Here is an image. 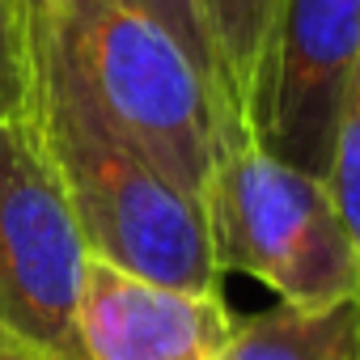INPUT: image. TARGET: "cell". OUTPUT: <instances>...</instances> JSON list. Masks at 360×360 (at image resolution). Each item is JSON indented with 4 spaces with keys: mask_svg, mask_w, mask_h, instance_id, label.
Instances as JSON below:
<instances>
[{
    "mask_svg": "<svg viewBox=\"0 0 360 360\" xmlns=\"http://www.w3.org/2000/svg\"><path fill=\"white\" fill-rule=\"evenodd\" d=\"M30 51L34 123L89 255L153 284L225 297L204 195L187 191L140 144H131L94 106L72 68L34 34Z\"/></svg>",
    "mask_w": 360,
    "mask_h": 360,
    "instance_id": "1",
    "label": "cell"
},
{
    "mask_svg": "<svg viewBox=\"0 0 360 360\" xmlns=\"http://www.w3.org/2000/svg\"><path fill=\"white\" fill-rule=\"evenodd\" d=\"M30 34L85 85L94 106L187 191L204 195L238 115L153 18L119 0H26ZM246 123V119H242Z\"/></svg>",
    "mask_w": 360,
    "mask_h": 360,
    "instance_id": "2",
    "label": "cell"
},
{
    "mask_svg": "<svg viewBox=\"0 0 360 360\" xmlns=\"http://www.w3.org/2000/svg\"><path fill=\"white\" fill-rule=\"evenodd\" d=\"M204 208L221 276L242 271L301 309H326L360 292V255L326 178L271 157L242 119L221 136Z\"/></svg>",
    "mask_w": 360,
    "mask_h": 360,
    "instance_id": "3",
    "label": "cell"
},
{
    "mask_svg": "<svg viewBox=\"0 0 360 360\" xmlns=\"http://www.w3.org/2000/svg\"><path fill=\"white\" fill-rule=\"evenodd\" d=\"M89 246L34 110L0 123V330L60 360H85L77 305Z\"/></svg>",
    "mask_w": 360,
    "mask_h": 360,
    "instance_id": "4",
    "label": "cell"
},
{
    "mask_svg": "<svg viewBox=\"0 0 360 360\" xmlns=\"http://www.w3.org/2000/svg\"><path fill=\"white\" fill-rule=\"evenodd\" d=\"M360 77V0H284L250 106L255 140L309 174H326Z\"/></svg>",
    "mask_w": 360,
    "mask_h": 360,
    "instance_id": "5",
    "label": "cell"
},
{
    "mask_svg": "<svg viewBox=\"0 0 360 360\" xmlns=\"http://www.w3.org/2000/svg\"><path fill=\"white\" fill-rule=\"evenodd\" d=\"M233 314L225 297L140 280L89 255L77 330L85 360H217Z\"/></svg>",
    "mask_w": 360,
    "mask_h": 360,
    "instance_id": "6",
    "label": "cell"
},
{
    "mask_svg": "<svg viewBox=\"0 0 360 360\" xmlns=\"http://www.w3.org/2000/svg\"><path fill=\"white\" fill-rule=\"evenodd\" d=\"M217 360H360V292L326 309L276 301L259 314H233Z\"/></svg>",
    "mask_w": 360,
    "mask_h": 360,
    "instance_id": "7",
    "label": "cell"
},
{
    "mask_svg": "<svg viewBox=\"0 0 360 360\" xmlns=\"http://www.w3.org/2000/svg\"><path fill=\"white\" fill-rule=\"evenodd\" d=\"M212 64H217V89L229 106V115L250 123V106L267 68V51L276 39V22L284 0H195Z\"/></svg>",
    "mask_w": 360,
    "mask_h": 360,
    "instance_id": "8",
    "label": "cell"
},
{
    "mask_svg": "<svg viewBox=\"0 0 360 360\" xmlns=\"http://www.w3.org/2000/svg\"><path fill=\"white\" fill-rule=\"evenodd\" d=\"M34 110V51H30V5L0 0V123Z\"/></svg>",
    "mask_w": 360,
    "mask_h": 360,
    "instance_id": "9",
    "label": "cell"
},
{
    "mask_svg": "<svg viewBox=\"0 0 360 360\" xmlns=\"http://www.w3.org/2000/svg\"><path fill=\"white\" fill-rule=\"evenodd\" d=\"M119 5H127V9H136V13H144V18H153L178 47H183L191 60H195V68L212 81V89H217V64H212V43H208V30H204V18H200V5L195 0H119ZM221 94V89H217ZM225 102V98H221ZM229 110V106H225Z\"/></svg>",
    "mask_w": 360,
    "mask_h": 360,
    "instance_id": "10",
    "label": "cell"
},
{
    "mask_svg": "<svg viewBox=\"0 0 360 360\" xmlns=\"http://www.w3.org/2000/svg\"><path fill=\"white\" fill-rule=\"evenodd\" d=\"M326 191L335 200V212L360 255V136L343 123L339 127V144H335V157L326 165Z\"/></svg>",
    "mask_w": 360,
    "mask_h": 360,
    "instance_id": "11",
    "label": "cell"
},
{
    "mask_svg": "<svg viewBox=\"0 0 360 360\" xmlns=\"http://www.w3.org/2000/svg\"><path fill=\"white\" fill-rule=\"evenodd\" d=\"M0 360H60V356H51V352L34 347V343H30V339H22V335L0 330Z\"/></svg>",
    "mask_w": 360,
    "mask_h": 360,
    "instance_id": "12",
    "label": "cell"
},
{
    "mask_svg": "<svg viewBox=\"0 0 360 360\" xmlns=\"http://www.w3.org/2000/svg\"><path fill=\"white\" fill-rule=\"evenodd\" d=\"M343 123L360 136V77H356V85H352V98H347V115H343Z\"/></svg>",
    "mask_w": 360,
    "mask_h": 360,
    "instance_id": "13",
    "label": "cell"
}]
</instances>
